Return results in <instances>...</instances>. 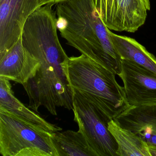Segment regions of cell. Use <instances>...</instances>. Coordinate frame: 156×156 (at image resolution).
<instances>
[{
    "label": "cell",
    "instance_id": "cell-1",
    "mask_svg": "<svg viewBox=\"0 0 156 156\" xmlns=\"http://www.w3.org/2000/svg\"><path fill=\"white\" fill-rule=\"evenodd\" d=\"M55 5L56 27L67 44L119 75L122 59L94 0H62Z\"/></svg>",
    "mask_w": 156,
    "mask_h": 156
},
{
    "label": "cell",
    "instance_id": "cell-2",
    "mask_svg": "<svg viewBox=\"0 0 156 156\" xmlns=\"http://www.w3.org/2000/svg\"><path fill=\"white\" fill-rule=\"evenodd\" d=\"M64 70L72 89L91 102L108 121L130 107L115 74L84 55L68 57Z\"/></svg>",
    "mask_w": 156,
    "mask_h": 156
},
{
    "label": "cell",
    "instance_id": "cell-3",
    "mask_svg": "<svg viewBox=\"0 0 156 156\" xmlns=\"http://www.w3.org/2000/svg\"><path fill=\"white\" fill-rule=\"evenodd\" d=\"M51 134L0 108V154L2 156H58Z\"/></svg>",
    "mask_w": 156,
    "mask_h": 156
},
{
    "label": "cell",
    "instance_id": "cell-4",
    "mask_svg": "<svg viewBox=\"0 0 156 156\" xmlns=\"http://www.w3.org/2000/svg\"><path fill=\"white\" fill-rule=\"evenodd\" d=\"M73 90L74 120L94 156H117V144L108 130L109 121L91 102Z\"/></svg>",
    "mask_w": 156,
    "mask_h": 156
},
{
    "label": "cell",
    "instance_id": "cell-5",
    "mask_svg": "<svg viewBox=\"0 0 156 156\" xmlns=\"http://www.w3.org/2000/svg\"><path fill=\"white\" fill-rule=\"evenodd\" d=\"M109 30L135 33L143 26L151 9L150 0H94Z\"/></svg>",
    "mask_w": 156,
    "mask_h": 156
},
{
    "label": "cell",
    "instance_id": "cell-6",
    "mask_svg": "<svg viewBox=\"0 0 156 156\" xmlns=\"http://www.w3.org/2000/svg\"><path fill=\"white\" fill-rule=\"evenodd\" d=\"M41 0H0V59L18 42L30 16Z\"/></svg>",
    "mask_w": 156,
    "mask_h": 156
},
{
    "label": "cell",
    "instance_id": "cell-7",
    "mask_svg": "<svg viewBox=\"0 0 156 156\" xmlns=\"http://www.w3.org/2000/svg\"><path fill=\"white\" fill-rule=\"evenodd\" d=\"M118 76L130 106L156 105V74L131 61L121 60Z\"/></svg>",
    "mask_w": 156,
    "mask_h": 156
},
{
    "label": "cell",
    "instance_id": "cell-8",
    "mask_svg": "<svg viewBox=\"0 0 156 156\" xmlns=\"http://www.w3.org/2000/svg\"><path fill=\"white\" fill-rule=\"evenodd\" d=\"M114 120L137 135L149 148H156V105L129 107Z\"/></svg>",
    "mask_w": 156,
    "mask_h": 156
},
{
    "label": "cell",
    "instance_id": "cell-9",
    "mask_svg": "<svg viewBox=\"0 0 156 156\" xmlns=\"http://www.w3.org/2000/svg\"><path fill=\"white\" fill-rule=\"evenodd\" d=\"M0 108L37 125L50 133L62 131V129L43 118L37 112L27 107L15 97L10 81L0 77Z\"/></svg>",
    "mask_w": 156,
    "mask_h": 156
},
{
    "label": "cell",
    "instance_id": "cell-10",
    "mask_svg": "<svg viewBox=\"0 0 156 156\" xmlns=\"http://www.w3.org/2000/svg\"><path fill=\"white\" fill-rule=\"evenodd\" d=\"M115 50L122 60L131 61L156 74V57L133 38L109 31Z\"/></svg>",
    "mask_w": 156,
    "mask_h": 156
},
{
    "label": "cell",
    "instance_id": "cell-11",
    "mask_svg": "<svg viewBox=\"0 0 156 156\" xmlns=\"http://www.w3.org/2000/svg\"><path fill=\"white\" fill-rule=\"evenodd\" d=\"M108 129L117 144V156H151L148 146L143 140L114 119L108 122Z\"/></svg>",
    "mask_w": 156,
    "mask_h": 156
},
{
    "label": "cell",
    "instance_id": "cell-12",
    "mask_svg": "<svg viewBox=\"0 0 156 156\" xmlns=\"http://www.w3.org/2000/svg\"><path fill=\"white\" fill-rule=\"evenodd\" d=\"M58 156H94L82 132L72 130L51 134Z\"/></svg>",
    "mask_w": 156,
    "mask_h": 156
},
{
    "label": "cell",
    "instance_id": "cell-13",
    "mask_svg": "<svg viewBox=\"0 0 156 156\" xmlns=\"http://www.w3.org/2000/svg\"><path fill=\"white\" fill-rule=\"evenodd\" d=\"M26 60V51L21 38L18 42L0 59V77L17 83Z\"/></svg>",
    "mask_w": 156,
    "mask_h": 156
},
{
    "label": "cell",
    "instance_id": "cell-14",
    "mask_svg": "<svg viewBox=\"0 0 156 156\" xmlns=\"http://www.w3.org/2000/svg\"><path fill=\"white\" fill-rule=\"evenodd\" d=\"M62 0H41V6H43L46 4L51 3V4L55 5L58 2Z\"/></svg>",
    "mask_w": 156,
    "mask_h": 156
},
{
    "label": "cell",
    "instance_id": "cell-15",
    "mask_svg": "<svg viewBox=\"0 0 156 156\" xmlns=\"http://www.w3.org/2000/svg\"><path fill=\"white\" fill-rule=\"evenodd\" d=\"M151 156H156V148H149Z\"/></svg>",
    "mask_w": 156,
    "mask_h": 156
}]
</instances>
